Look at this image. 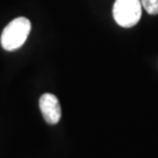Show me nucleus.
Wrapping results in <instances>:
<instances>
[{
	"label": "nucleus",
	"mask_w": 158,
	"mask_h": 158,
	"mask_svg": "<svg viewBox=\"0 0 158 158\" xmlns=\"http://www.w3.org/2000/svg\"><path fill=\"white\" fill-rule=\"evenodd\" d=\"M141 4L142 7L149 14H151V15L158 14V0H141Z\"/></svg>",
	"instance_id": "nucleus-4"
},
{
	"label": "nucleus",
	"mask_w": 158,
	"mask_h": 158,
	"mask_svg": "<svg viewBox=\"0 0 158 158\" xmlns=\"http://www.w3.org/2000/svg\"><path fill=\"white\" fill-rule=\"evenodd\" d=\"M32 25L27 18L19 17L6 26L1 34V46L5 51L12 52L20 48L28 38Z\"/></svg>",
	"instance_id": "nucleus-1"
},
{
	"label": "nucleus",
	"mask_w": 158,
	"mask_h": 158,
	"mask_svg": "<svg viewBox=\"0 0 158 158\" xmlns=\"http://www.w3.org/2000/svg\"><path fill=\"white\" fill-rule=\"evenodd\" d=\"M142 8L141 0H116L113 7L114 19L121 27H132L141 19Z\"/></svg>",
	"instance_id": "nucleus-2"
},
{
	"label": "nucleus",
	"mask_w": 158,
	"mask_h": 158,
	"mask_svg": "<svg viewBox=\"0 0 158 158\" xmlns=\"http://www.w3.org/2000/svg\"><path fill=\"white\" fill-rule=\"evenodd\" d=\"M40 110L48 124H56L61 119V106L57 97L53 94H44L39 101Z\"/></svg>",
	"instance_id": "nucleus-3"
}]
</instances>
